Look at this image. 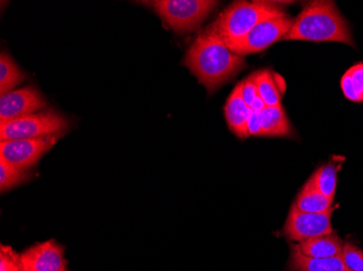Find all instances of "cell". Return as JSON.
Listing matches in <instances>:
<instances>
[{"mask_svg": "<svg viewBox=\"0 0 363 271\" xmlns=\"http://www.w3.org/2000/svg\"><path fill=\"white\" fill-rule=\"evenodd\" d=\"M184 65L212 93L245 70L247 63L245 57L232 52L214 33L206 28L187 50Z\"/></svg>", "mask_w": 363, "mask_h": 271, "instance_id": "obj_1", "label": "cell"}, {"mask_svg": "<svg viewBox=\"0 0 363 271\" xmlns=\"http://www.w3.org/2000/svg\"><path fill=\"white\" fill-rule=\"evenodd\" d=\"M282 40L334 42L356 47L348 22L335 3L328 0L307 4Z\"/></svg>", "mask_w": 363, "mask_h": 271, "instance_id": "obj_2", "label": "cell"}, {"mask_svg": "<svg viewBox=\"0 0 363 271\" xmlns=\"http://www.w3.org/2000/svg\"><path fill=\"white\" fill-rule=\"evenodd\" d=\"M279 4L282 3L235 1L221 12L207 28L230 48L264 20L286 16V11Z\"/></svg>", "mask_w": 363, "mask_h": 271, "instance_id": "obj_3", "label": "cell"}, {"mask_svg": "<svg viewBox=\"0 0 363 271\" xmlns=\"http://www.w3.org/2000/svg\"><path fill=\"white\" fill-rule=\"evenodd\" d=\"M218 4L212 0H156L152 5L167 25L184 34L201 28Z\"/></svg>", "mask_w": 363, "mask_h": 271, "instance_id": "obj_4", "label": "cell"}, {"mask_svg": "<svg viewBox=\"0 0 363 271\" xmlns=\"http://www.w3.org/2000/svg\"><path fill=\"white\" fill-rule=\"evenodd\" d=\"M70 123L52 109L36 112L12 121L0 122V142L30 139L67 132Z\"/></svg>", "mask_w": 363, "mask_h": 271, "instance_id": "obj_5", "label": "cell"}, {"mask_svg": "<svg viewBox=\"0 0 363 271\" xmlns=\"http://www.w3.org/2000/svg\"><path fill=\"white\" fill-rule=\"evenodd\" d=\"M293 24V18L287 14L264 20L252 28L242 40L230 46V49L242 57L258 54L279 40H282Z\"/></svg>", "mask_w": 363, "mask_h": 271, "instance_id": "obj_6", "label": "cell"}, {"mask_svg": "<svg viewBox=\"0 0 363 271\" xmlns=\"http://www.w3.org/2000/svg\"><path fill=\"white\" fill-rule=\"evenodd\" d=\"M65 134H48L30 139L4 140L0 142V158L14 166L30 169L48 151L52 150Z\"/></svg>", "mask_w": 363, "mask_h": 271, "instance_id": "obj_7", "label": "cell"}, {"mask_svg": "<svg viewBox=\"0 0 363 271\" xmlns=\"http://www.w3.org/2000/svg\"><path fill=\"white\" fill-rule=\"evenodd\" d=\"M335 207L324 213L311 214L296 211L291 207L283 233L291 241L301 242L313 239L318 236L333 233L332 215Z\"/></svg>", "mask_w": 363, "mask_h": 271, "instance_id": "obj_8", "label": "cell"}, {"mask_svg": "<svg viewBox=\"0 0 363 271\" xmlns=\"http://www.w3.org/2000/svg\"><path fill=\"white\" fill-rule=\"evenodd\" d=\"M48 107L36 87L26 86L0 96V122L24 117Z\"/></svg>", "mask_w": 363, "mask_h": 271, "instance_id": "obj_9", "label": "cell"}, {"mask_svg": "<svg viewBox=\"0 0 363 271\" xmlns=\"http://www.w3.org/2000/svg\"><path fill=\"white\" fill-rule=\"evenodd\" d=\"M21 262L26 271H62L68 268L65 248L55 240L34 244L21 253Z\"/></svg>", "mask_w": 363, "mask_h": 271, "instance_id": "obj_10", "label": "cell"}, {"mask_svg": "<svg viewBox=\"0 0 363 271\" xmlns=\"http://www.w3.org/2000/svg\"><path fill=\"white\" fill-rule=\"evenodd\" d=\"M240 91H242V83H238L234 91L230 93L224 107V113H225L226 122L230 132L235 134L240 139H246L248 137L247 124H248L252 110L244 103Z\"/></svg>", "mask_w": 363, "mask_h": 271, "instance_id": "obj_11", "label": "cell"}, {"mask_svg": "<svg viewBox=\"0 0 363 271\" xmlns=\"http://www.w3.org/2000/svg\"><path fill=\"white\" fill-rule=\"evenodd\" d=\"M287 271H350L342 258H313L303 255L298 244H291Z\"/></svg>", "mask_w": 363, "mask_h": 271, "instance_id": "obj_12", "label": "cell"}, {"mask_svg": "<svg viewBox=\"0 0 363 271\" xmlns=\"http://www.w3.org/2000/svg\"><path fill=\"white\" fill-rule=\"evenodd\" d=\"M303 255L313 258H340L344 242L337 233L325 234L298 243Z\"/></svg>", "mask_w": 363, "mask_h": 271, "instance_id": "obj_13", "label": "cell"}, {"mask_svg": "<svg viewBox=\"0 0 363 271\" xmlns=\"http://www.w3.org/2000/svg\"><path fill=\"white\" fill-rule=\"evenodd\" d=\"M260 115L262 137H289L293 134V126L282 105L267 107Z\"/></svg>", "mask_w": 363, "mask_h": 271, "instance_id": "obj_14", "label": "cell"}, {"mask_svg": "<svg viewBox=\"0 0 363 271\" xmlns=\"http://www.w3.org/2000/svg\"><path fill=\"white\" fill-rule=\"evenodd\" d=\"M334 200L328 199L325 195L313 187L311 181L308 180L296 197L293 209L303 213H324L333 207Z\"/></svg>", "mask_w": 363, "mask_h": 271, "instance_id": "obj_15", "label": "cell"}, {"mask_svg": "<svg viewBox=\"0 0 363 271\" xmlns=\"http://www.w3.org/2000/svg\"><path fill=\"white\" fill-rule=\"evenodd\" d=\"M26 81V74L20 70L13 59L6 52L0 56V96L13 91L18 85Z\"/></svg>", "mask_w": 363, "mask_h": 271, "instance_id": "obj_16", "label": "cell"}, {"mask_svg": "<svg viewBox=\"0 0 363 271\" xmlns=\"http://www.w3.org/2000/svg\"><path fill=\"white\" fill-rule=\"evenodd\" d=\"M338 169L340 167L334 163H326L321 165L309 178L313 187L328 199L334 200L335 197Z\"/></svg>", "mask_w": 363, "mask_h": 271, "instance_id": "obj_17", "label": "cell"}, {"mask_svg": "<svg viewBox=\"0 0 363 271\" xmlns=\"http://www.w3.org/2000/svg\"><path fill=\"white\" fill-rule=\"evenodd\" d=\"M345 97L354 103H363V63H358L345 73L340 81Z\"/></svg>", "mask_w": 363, "mask_h": 271, "instance_id": "obj_18", "label": "cell"}, {"mask_svg": "<svg viewBox=\"0 0 363 271\" xmlns=\"http://www.w3.org/2000/svg\"><path fill=\"white\" fill-rule=\"evenodd\" d=\"M30 178V169L14 166L0 158V191L1 193L11 190Z\"/></svg>", "mask_w": 363, "mask_h": 271, "instance_id": "obj_19", "label": "cell"}, {"mask_svg": "<svg viewBox=\"0 0 363 271\" xmlns=\"http://www.w3.org/2000/svg\"><path fill=\"white\" fill-rule=\"evenodd\" d=\"M256 81L258 95L264 101L267 107L281 105V93L270 71L262 70L257 72Z\"/></svg>", "mask_w": 363, "mask_h": 271, "instance_id": "obj_20", "label": "cell"}, {"mask_svg": "<svg viewBox=\"0 0 363 271\" xmlns=\"http://www.w3.org/2000/svg\"><path fill=\"white\" fill-rule=\"evenodd\" d=\"M340 258L350 271H363V250L356 244L345 242Z\"/></svg>", "mask_w": 363, "mask_h": 271, "instance_id": "obj_21", "label": "cell"}, {"mask_svg": "<svg viewBox=\"0 0 363 271\" xmlns=\"http://www.w3.org/2000/svg\"><path fill=\"white\" fill-rule=\"evenodd\" d=\"M21 254L8 246L0 248V271H23Z\"/></svg>", "mask_w": 363, "mask_h": 271, "instance_id": "obj_22", "label": "cell"}, {"mask_svg": "<svg viewBox=\"0 0 363 271\" xmlns=\"http://www.w3.org/2000/svg\"><path fill=\"white\" fill-rule=\"evenodd\" d=\"M257 72L250 76L247 77L245 81H242V100L248 107H252L254 100L258 96V87H257Z\"/></svg>", "mask_w": 363, "mask_h": 271, "instance_id": "obj_23", "label": "cell"}, {"mask_svg": "<svg viewBox=\"0 0 363 271\" xmlns=\"http://www.w3.org/2000/svg\"><path fill=\"white\" fill-rule=\"evenodd\" d=\"M261 115L258 112L252 111L250 113L248 124H247V132H248V137L250 136H261Z\"/></svg>", "mask_w": 363, "mask_h": 271, "instance_id": "obj_24", "label": "cell"}, {"mask_svg": "<svg viewBox=\"0 0 363 271\" xmlns=\"http://www.w3.org/2000/svg\"><path fill=\"white\" fill-rule=\"evenodd\" d=\"M266 103H264V101L261 99L260 96L258 95L257 96L256 99L254 100V103H252V107H250V110H252V111L261 113V112L266 109Z\"/></svg>", "mask_w": 363, "mask_h": 271, "instance_id": "obj_25", "label": "cell"}, {"mask_svg": "<svg viewBox=\"0 0 363 271\" xmlns=\"http://www.w3.org/2000/svg\"><path fill=\"white\" fill-rule=\"evenodd\" d=\"M62 271H69V270H68V268H65V269H63Z\"/></svg>", "mask_w": 363, "mask_h": 271, "instance_id": "obj_26", "label": "cell"}, {"mask_svg": "<svg viewBox=\"0 0 363 271\" xmlns=\"http://www.w3.org/2000/svg\"><path fill=\"white\" fill-rule=\"evenodd\" d=\"M23 271H26V270H23Z\"/></svg>", "mask_w": 363, "mask_h": 271, "instance_id": "obj_27", "label": "cell"}]
</instances>
